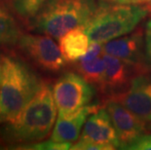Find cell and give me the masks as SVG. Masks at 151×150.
Masks as SVG:
<instances>
[{
    "instance_id": "30bf717a",
    "label": "cell",
    "mask_w": 151,
    "mask_h": 150,
    "mask_svg": "<svg viewBox=\"0 0 151 150\" xmlns=\"http://www.w3.org/2000/svg\"><path fill=\"white\" fill-rule=\"evenodd\" d=\"M106 108L121 142V148L147 132L146 122L137 117L124 105L107 98Z\"/></svg>"
},
{
    "instance_id": "7a4b0ae2",
    "label": "cell",
    "mask_w": 151,
    "mask_h": 150,
    "mask_svg": "<svg viewBox=\"0 0 151 150\" xmlns=\"http://www.w3.org/2000/svg\"><path fill=\"white\" fill-rule=\"evenodd\" d=\"M42 84L24 60L14 55L1 56L0 123L15 119Z\"/></svg>"
},
{
    "instance_id": "7c38bea8",
    "label": "cell",
    "mask_w": 151,
    "mask_h": 150,
    "mask_svg": "<svg viewBox=\"0 0 151 150\" xmlns=\"http://www.w3.org/2000/svg\"><path fill=\"white\" fill-rule=\"evenodd\" d=\"M105 62L104 85L101 93L108 92L109 95L123 91L131 83L134 76L140 73L137 67L114 56L104 54Z\"/></svg>"
},
{
    "instance_id": "d6986e66",
    "label": "cell",
    "mask_w": 151,
    "mask_h": 150,
    "mask_svg": "<svg viewBox=\"0 0 151 150\" xmlns=\"http://www.w3.org/2000/svg\"><path fill=\"white\" fill-rule=\"evenodd\" d=\"M144 49L147 62L151 67V19L148 20L144 27Z\"/></svg>"
},
{
    "instance_id": "8fae6325",
    "label": "cell",
    "mask_w": 151,
    "mask_h": 150,
    "mask_svg": "<svg viewBox=\"0 0 151 150\" xmlns=\"http://www.w3.org/2000/svg\"><path fill=\"white\" fill-rule=\"evenodd\" d=\"M99 108V104L86 105L70 115H59L51 135V140L57 142H74L80 138L82 127L89 115Z\"/></svg>"
},
{
    "instance_id": "8992f818",
    "label": "cell",
    "mask_w": 151,
    "mask_h": 150,
    "mask_svg": "<svg viewBox=\"0 0 151 150\" xmlns=\"http://www.w3.org/2000/svg\"><path fill=\"white\" fill-rule=\"evenodd\" d=\"M53 94L59 115L65 116L90 103L95 92L81 74L66 72L55 82Z\"/></svg>"
},
{
    "instance_id": "7402d4cb",
    "label": "cell",
    "mask_w": 151,
    "mask_h": 150,
    "mask_svg": "<svg viewBox=\"0 0 151 150\" xmlns=\"http://www.w3.org/2000/svg\"><path fill=\"white\" fill-rule=\"evenodd\" d=\"M0 80H1V57H0Z\"/></svg>"
},
{
    "instance_id": "ac0fdd59",
    "label": "cell",
    "mask_w": 151,
    "mask_h": 150,
    "mask_svg": "<svg viewBox=\"0 0 151 150\" xmlns=\"http://www.w3.org/2000/svg\"><path fill=\"white\" fill-rule=\"evenodd\" d=\"M124 148L130 150H151V135L143 133L125 145Z\"/></svg>"
},
{
    "instance_id": "6da1fadb",
    "label": "cell",
    "mask_w": 151,
    "mask_h": 150,
    "mask_svg": "<svg viewBox=\"0 0 151 150\" xmlns=\"http://www.w3.org/2000/svg\"><path fill=\"white\" fill-rule=\"evenodd\" d=\"M57 105L53 88L42 81L39 90L17 117L8 122L5 139L12 142H34L46 139L56 123Z\"/></svg>"
},
{
    "instance_id": "2e32d148",
    "label": "cell",
    "mask_w": 151,
    "mask_h": 150,
    "mask_svg": "<svg viewBox=\"0 0 151 150\" xmlns=\"http://www.w3.org/2000/svg\"><path fill=\"white\" fill-rule=\"evenodd\" d=\"M45 2L46 0H11V9L21 20L29 23Z\"/></svg>"
},
{
    "instance_id": "ffe728a7",
    "label": "cell",
    "mask_w": 151,
    "mask_h": 150,
    "mask_svg": "<svg viewBox=\"0 0 151 150\" xmlns=\"http://www.w3.org/2000/svg\"><path fill=\"white\" fill-rule=\"evenodd\" d=\"M104 1L120 3V4H146L147 0H104Z\"/></svg>"
},
{
    "instance_id": "9a60e30c",
    "label": "cell",
    "mask_w": 151,
    "mask_h": 150,
    "mask_svg": "<svg viewBox=\"0 0 151 150\" xmlns=\"http://www.w3.org/2000/svg\"><path fill=\"white\" fill-rule=\"evenodd\" d=\"M22 33L10 9L0 1V48L16 45Z\"/></svg>"
},
{
    "instance_id": "52a82bcc",
    "label": "cell",
    "mask_w": 151,
    "mask_h": 150,
    "mask_svg": "<svg viewBox=\"0 0 151 150\" xmlns=\"http://www.w3.org/2000/svg\"><path fill=\"white\" fill-rule=\"evenodd\" d=\"M107 98L124 105L144 122H151V76L139 74L123 91L109 95Z\"/></svg>"
},
{
    "instance_id": "44dd1931",
    "label": "cell",
    "mask_w": 151,
    "mask_h": 150,
    "mask_svg": "<svg viewBox=\"0 0 151 150\" xmlns=\"http://www.w3.org/2000/svg\"><path fill=\"white\" fill-rule=\"evenodd\" d=\"M146 7L148 8V10L151 12V0H147V2H146Z\"/></svg>"
},
{
    "instance_id": "ba28073f",
    "label": "cell",
    "mask_w": 151,
    "mask_h": 150,
    "mask_svg": "<svg viewBox=\"0 0 151 150\" xmlns=\"http://www.w3.org/2000/svg\"><path fill=\"white\" fill-rule=\"evenodd\" d=\"M102 51L137 67L140 73H148L150 65L147 62L144 49V31L139 28L126 36L104 43Z\"/></svg>"
},
{
    "instance_id": "5bb4252c",
    "label": "cell",
    "mask_w": 151,
    "mask_h": 150,
    "mask_svg": "<svg viewBox=\"0 0 151 150\" xmlns=\"http://www.w3.org/2000/svg\"><path fill=\"white\" fill-rule=\"evenodd\" d=\"M76 69L87 82L93 86H97L102 92L105 75V62L102 55L89 60H79L76 65Z\"/></svg>"
},
{
    "instance_id": "e0dca14e",
    "label": "cell",
    "mask_w": 151,
    "mask_h": 150,
    "mask_svg": "<svg viewBox=\"0 0 151 150\" xmlns=\"http://www.w3.org/2000/svg\"><path fill=\"white\" fill-rule=\"evenodd\" d=\"M31 147H27V149H47V150H65V149H71L72 142H57L53 140H48V141L34 143V144L28 145Z\"/></svg>"
},
{
    "instance_id": "5b68a950",
    "label": "cell",
    "mask_w": 151,
    "mask_h": 150,
    "mask_svg": "<svg viewBox=\"0 0 151 150\" xmlns=\"http://www.w3.org/2000/svg\"><path fill=\"white\" fill-rule=\"evenodd\" d=\"M16 46L25 58L44 71L58 72L65 65L60 47L49 35L22 33Z\"/></svg>"
},
{
    "instance_id": "277c9868",
    "label": "cell",
    "mask_w": 151,
    "mask_h": 150,
    "mask_svg": "<svg viewBox=\"0 0 151 150\" xmlns=\"http://www.w3.org/2000/svg\"><path fill=\"white\" fill-rule=\"evenodd\" d=\"M98 5L97 0H46L29 22V28L60 39L69 30L84 25Z\"/></svg>"
},
{
    "instance_id": "9c48e42d",
    "label": "cell",
    "mask_w": 151,
    "mask_h": 150,
    "mask_svg": "<svg viewBox=\"0 0 151 150\" xmlns=\"http://www.w3.org/2000/svg\"><path fill=\"white\" fill-rule=\"evenodd\" d=\"M78 140L102 145L107 150L121 147L120 139L105 107H99L89 116Z\"/></svg>"
},
{
    "instance_id": "603a6c76",
    "label": "cell",
    "mask_w": 151,
    "mask_h": 150,
    "mask_svg": "<svg viewBox=\"0 0 151 150\" xmlns=\"http://www.w3.org/2000/svg\"><path fill=\"white\" fill-rule=\"evenodd\" d=\"M149 128H150V129H151V122H150V126H149Z\"/></svg>"
},
{
    "instance_id": "3957f363",
    "label": "cell",
    "mask_w": 151,
    "mask_h": 150,
    "mask_svg": "<svg viewBox=\"0 0 151 150\" xmlns=\"http://www.w3.org/2000/svg\"><path fill=\"white\" fill-rule=\"evenodd\" d=\"M148 8L141 4L99 3L82 28L90 39L99 44L133 32L148 14Z\"/></svg>"
},
{
    "instance_id": "4fadbf2b",
    "label": "cell",
    "mask_w": 151,
    "mask_h": 150,
    "mask_svg": "<svg viewBox=\"0 0 151 150\" xmlns=\"http://www.w3.org/2000/svg\"><path fill=\"white\" fill-rule=\"evenodd\" d=\"M60 49L66 62H74L87 53L91 39L82 27L69 30L60 38Z\"/></svg>"
}]
</instances>
